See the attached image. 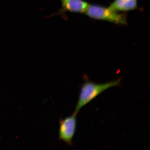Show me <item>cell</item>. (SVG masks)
<instances>
[{
	"label": "cell",
	"instance_id": "obj_1",
	"mask_svg": "<svg viewBox=\"0 0 150 150\" xmlns=\"http://www.w3.org/2000/svg\"><path fill=\"white\" fill-rule=\"evenodd\" d=\"M122 78L104 83H97L86 80L80 87L78 100L74 114L77 115L80 110L93 99L110 88L120 85Z\"/></svg>",
	"mask_w": 150,
	"mask_h": 150
},
{
	"label": "cell",
	"instance_id": "obj_2",
	"mask_svg": "<svg viewBox=\"0 0 150 150\" xmlns=\"http://www.w3.org/2000/svg\"><path fill=\"white\" fill-rule=\"evenodd\" d=\"M85 13L95 19L105 21L120 25L127 24V16L124 13L114 12L109 8L98 5H89Z\"/></svg>",
	"mask_w": 150,
	"mask_h": 150
},
{
	"label": "cell",
	"instance_id": "obj_3",
	"mask_svg": "<svg viewBox=\"0 0 150 150\" xmlns=\"http://www.w3.org/2000/svg\"><path fill=\"white\" fill-rule=\"evenodd\" d=\"M77 127L76 115H73L61 119L59 121V140L72 146L73 139Z\"/></svg>",
	"mask_w": 150,
	"mask_h": 150
},
{
	"label": "cell",
	"instance_id": "obj_4",
	"mask_svg": "<svg viewBox=\"0 0 150 150\" xmlns=\"http://www.w3.org/2000/svg\"><path fill=\"white\" fill-rule=\"evenodd\" d=\"M61 8L55 13L50 16H61L64 20H67V12L85 13L89 4L84 0H61Z\"/></svg>",
	"mask_w": 150,
	"mask_h": 150
},
{
	"label": "cell",
	"instance_id": "obj_5",
	"mask_svg": "<svg viewBox=\"0 0 150 150\" xmlns=\"http://www.w3.org/2000/svg\"><path fill=\"white\" fill-rule=\"evenodd\" d=\"M136 0H115L108 7L114 12H125L134 10L137 8Z\"/></svg>",
	"mask_w": 150,
	"mask_h": 150
}]
</instances>
